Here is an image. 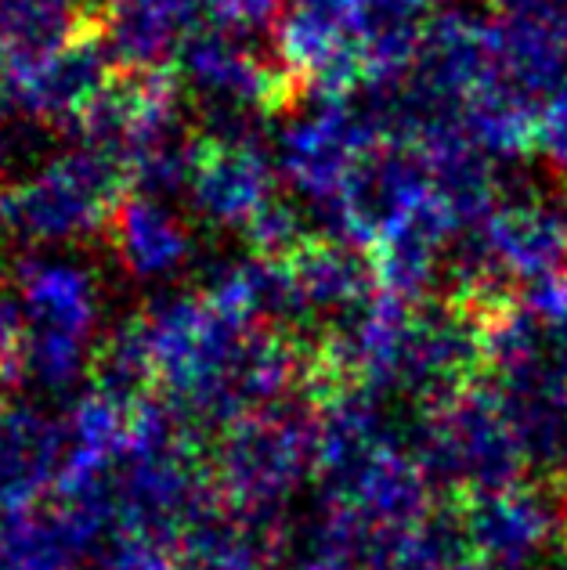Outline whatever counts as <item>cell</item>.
I'll list each match as a JSON object with an SVG mask.
<instances>
[{"label": "cell", "mask_w": 567, "mask_h": 570, "mask_svg": "<svg viewBox=\"0 0 567 570\" xmlns=\"http://www.w3.org/2000/svg\"><path fill=\"white\" fill-rule=\"evenodd\" d=\"M387 148L377 101L319 98L278 138V174L311 203L330 206L365 163Z\"/></svg>", "instance_id": "3957f363"}, {"label": "cell", "mask_w": 567, "mask_h": 570, "mask_svg": "<svg viewBox=\"0 0 567 570\" xmlns=\"http://www.w3.org/2000/svg\"><path fill=\"white\" fill-rule=\"evenodd\" d=\"M116 80V62L98 29L77 37L55 55L4 77L11 112L43 127H72Z\"/></svg>", "instance_id": "277c9868"}, {"label": "cell", "mask_w": 567, "mask_h": 570, "mask_svg": "<svg viewBox=\"0 0 567 570\" xmlns=\"http://www.w3.org/2000/svg\"><path fill=\"white\" fill-rule=\"evenodd\" d=\"M98 29L91 0H0V77Z\"/></svg>", "instance_id": "8992f818"}, {"label": "cell", "mask_w": 567, "mask_h": 570, "mask_svg": "<svg viewBox=\"0 0 567 570\" xmlns=\"http://www.w3.org/2000/svg\"><path fill=\"white\" fill-rule=\"evenodd\" d=\"M0 181H4V177H0ZM0 203H4V191H0Z\"/></svg>", "instance_id": "30bf717a"}, {"label": "cell", "mask_w": 567, "mask_h": 570, "mask_svg": "<svg viewBox=\"0 0 567 570\" xmlns=\"http://www.w3.org/2000/svg\"><path fill=\"white\" fill-rule=\"evenodd\" d=\"M127 174L106 148L84 145L43 159L22 181L4 191L0 214L8 228L26 238H69L95 232L106 217H116Z\"/></svg>", "instance_id": "7a4b0ae2"}, {"label": "cell", "mask_w": 567, "mask_h": 570, "mask_svg": "<svg viewBox=\"0 0 567 570\" xmlns=\"http://www.w3.org/2000/svg\"><path fill=\"white\" fill-rule=\"evenodd\" d=\"M116 228L124 253L141 272L170 267L185 253V228L156 195H134L116 209Z\"/></svg>", "instance_id": "52a82bcc"}, {"label": "cell", "mask_w": 567, "mask_h": 570, "mask_svg": "<svg viewBox=\"0 0 567 570\" xmlns=\"http://www.w3.org/2000/svg\"><path fill=\"white\" fill-rule=\"evenodd\" d=\"M177 80L203 105L211 138H257V124L290 109L301 87L282 66H267L243 37L203 29L177 51Z\"/></svg>", "instance_id": "6da1fadb"}, {"label": "cell", "mask_w": 567, "mask_h": 570, "mask_svg": "<svg viewBox=\"0 0 567 570\" xmlns=\"http://www.w3.org/2000/svg\"><path fill=\"white\" fill-rule=\"evenodd\" d=\"M286 0H203L206 29H221V33H257V29L272 26Z\"/></svg>", "instance_id": "ba28073f"}, {"label": "cell", "mask_w": 567, "mask_h": 570, "mask_svg": "<svg viewBox=\"0 0 567 570\" xmlns=\"http://www.w3.org/2000/svg\"><path fill=\"white\" fill-rule=\"evenodd\" d=\"M535 145L554 163L560 174H567V77L554 87L539 109V127H535Z\"/></svg>", "instance_id": "9c48e42d"}, {"label": "cell", "mask_w": 567, "mask_h": 570, "mask_svg": "<svg viewBox=\"0 0 567 570\" xmlns=\"http://www.w3.org/2000/svg\"><path fill=\"white\" fill-rule=\"evenodd\" d=\"M278 163L264 153L261 138H199L188 174V195L214 224H250L275 199Z\"/></svg>", "instance_id": "5b68a950"}]
</instances>
